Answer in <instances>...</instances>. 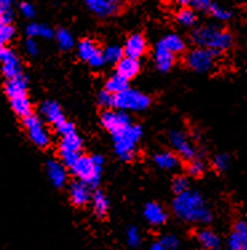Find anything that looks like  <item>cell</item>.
I'll list each match as a JSON object with an SVG mask.
<instances>
[{"mask_svg":"<svg viewBox=\"0 0 247 250\" xmlns=\"http://www.w3.org/2000/svg\"><path fill=\"white\" fill-rule=\"evenodd\" d=\"M172 211L179 220L189 224L207 225L212 221V210L205 197L196 190H186L175 195Z\"/></svg>","mask_w":247,"mask_h":250,"instance_id":"1","label":"cell"},{"mask_svg":"<svg viewBox=\"0 0 247 250\" xmlns=\"http://www.w3.org/2000/svg\"><path fill=\"white\" fill-rule=\"evenodd\" d=\"M191 42L195 47L207 48L221 55L234 46V35L230 30L216 24H202L191 32Z\"/></svg>","mask_w":247,"mask_h":250,"instance_id":"2","label":"cell"},{"mask_svg":"<svg viewBox=\"0 0 247 250\" xmlns=\"http://www.w3.org/2000/svg\"><path fill=\"white\" fill-rule=\"evenodd\" d=\"M103 165L104 159L102 155H80L75 164L70 166V170L79 181L90 188H95L100 181Z\"/></svg>","mask_w":247,"mask_h":250,"instance_id":"3","label":"cell"},{"mask_svg":"<svg viewBox=\"0 0 247 250\" xmlns=\"http://www.w3.org/2000/svg\"><path fill=\"white\" fill-rule=\"evenodd\" d=\"M143 135V130L139 125L131 123L123 130L113 135L114 150L122 161H131L136 153V145Z\"/></svg>","mask_w":247,"mask_h":250,"instance_id":"4","label":"cell"},{"mask_svg":"<svg viewBox=\"0 0 247 250\" xmlns=\"http://www.w3.org/2000/svg\"><path fill=\"white\" fill-rule=\"evenodd\" d=\"M151 99L144 92L127 87L123 91L114 95V107L124 112H139L149 108Z\"/></svg>","mask_w":247,"mask_h":250,"instance_id":"5","label":"cell"},{"mask_svg":"<svg viewBox=\"0 0 247 250\" xmlns=\"http://www.w3.org/2000/svg\"><path fill=\"white\" fill-rule=\"evenodd\" d=\"M215 52L210 51L207 48H202V47H194L190 51H187L185 56L186 66L190 70L199 74H205V72L211 71L214 66H215L216 58Z\"/></svg>","mask_w":247,"mask_h":250,"instance_id":"6","label":"cell"},{"mask_svg":"<svg viewBox=\"0 0 247 250\" xmlns=\"http://www.w3.org/2000/svg\"><path fill=\"white\" fill-rule=\"evenodd\" d=\"M57 153L64 166L70 167L75 164V161L82 155V138L79 137L76 130L60 137Z\"/></svg>","mask_w":247,"mask_h":250,"instance_id":"7","label":"cell"},{"mask_svg":"<svg viewBox=\"0 0 247 250\" xmlns=\"http://www.w3.org/2000/svg\"><path fill=\"white\" fill-rule=\"evenodd\" d=\"M23 126L26 128L28 138L35 146L40 148H46L50 142H51V137L47 130L46 125L43 123L40 118L34 114H30L28 117L23 118Z\"/></svg>","mask_w":247,"mask_h":250,"instance_id":"8","label":"cell"},{"mask_svg":"<svg viewBox=\"0 0 247 250\" xmlns=\"http://www.w3.org/2000/svg\"><path fill=\"white\" fill-rule=\"evenodd\" d=\"M169 141H170V145L174 148L176 155L185 161H190V159L198 157L195 145L189 138V135L183 131L172 130L169 135Z\"/></svg>","mask_w":247,"mask_h":250,"instance_id":"9","label":"cell"},{"mask_svg":"<svg viewBox=\"0 0 247 250\" xmlns=\"http://www.w3.org/2000/svg\"><path fill=\"white\" fill-rule=\"evenodd\" d=\"M77 56L93 68H100L106 63L103 50L91 39L80 41V43L77 44Z\"/></svg>","mask_w":247,"mask_h":250,"instance_id":"10","label":"cell"},{"mask_svg":"<svg viewBox=\"0 0 247 250\" xmlns=\"http://www.w3.org/2000/svg\"><path fill=\"white\" fill-rule=\"evenodd\" d=\"M100 122L108 133L114 135V134H116L120 130L130 126L133 121H131V118L127 112L120 111L116 108H108V110H104L103 114H102Z\"/></svg>","mask_w":247,"mask_h":250,"instance_id":"11","label":"cell"},{"mask_svg":"<svg viewBox=\"0 0 247 250\" xmlns=\"http://www.w3.org/2000/svg\"><path fill=\"white\" fill-rule=\"evenodd\" d=\"M0 70L5 79L19 77L23 74L19 58L8 47H5L0 51Z\"/></svg>","mask_w":247,"mask_h":250,"instance_id":"12","label":"cell"},{"mask_svg":"<svg viewBox=\"0 0 247 250\" xmlns=\"http://www.w3.org/2000/svg\"><path fill=\"white\" fill-rule=\"evenodd\" d=\"M228 250H247V221L239 220L232 225L227 237Z\"/></svg>","mask_w":247,"mask_h":250,"instance_id":"13","label":"cell"},{"mask_svg":"<svg viewBox=\"0 0 247 250\" xmlns=\"http://www.w3.org/2000/svg\"><path fill=\"white\" fill-rule=\"evenodd\" d=\"M84 5L91 14L99 18H108L119 11V4L113 0H84Z\"/></svg>","mask_w":247,"mask_h":250,"instance_id":"14","label":"cell"},{"mask_svg":"<svg viewBox=\"0 0 247 250\" xmlns=\"http://www.w3.org/2000/svg\"><path fill=\"white\" fill-rule=\"evenodd\" d=\"M40 114L47 122L51 123L54 127H59L62 123H64L67 119L63 114L62 107L59 106V103L55 101H44L40 104Z\"/></svg>","mask_w":247,"mask_h":250,"instance_id":"15","label":"cell"},{"mask_svg":"<svg viewBox=\"0 0 247 250\" xmlns=\"http://www.w3.org/2000/svg\"><path fill=\"white\" fill-rule=\"evenodd\" d=\"M146 50H147V43H146V39L142 34H138V32L131 34L124 42V56L139 59L140 56L144 55Z\"/></svg>","mask_w":247,"mask_h":250,"instance_id":"16","label":"cell"},{"mask_svg":"<svg viewBox=\"0 0 247 250\" xmlns=\"http://www.w3.org/2000/svg\"><path fill=\"white\" fill-rule=\"evenodd\" d=\"M46 173L52 186L57 189H62L67 184V170L64 168L62 162H57L54 159L48 161L46 164Z\"/></svg>","mask_w":247,"mask_h":250,"instance_id":"17","label":"cell"},{"mask_svg":"<svg viewBox=\"0 0 247 250\" xmlns=\"http://www.w3.org/2000/svg\"><path fill=\"white\" fill-rule=\"evenodd\" d=\"M91 188L86 185L82 181H75L70 185V189H68V194H70V199H71L72 205H75L77 208L84 206L90 202L91 199Z\"/></svg>","mask_w":247,"mask_h":250,"instance_id":"18","label":"cell"},{"mask_svg":"<svg viewBox=\"0 0 247 250\" xmlns=\"http://www.w3.org/2000/svg\"><path fill=\"white\" fill-rule=\"evenodd\" d=\"M175 58L176 55H174L169 50H166L160 43H156L154 50V62L155 66L160 72L170 71L175 64Z\"/></svg>","mask_w":247,"mask_h":250,"instance_id":"19","label":"cell"},{"mask_svg":"<svg viewBox=\"0 0 247 250\" xmlns=\"http://www.w3.org/2000/svg\"><path fill=\"white\" fill-rule=\"evenodd\" d=\"M27 88H28V81L24 74L11 79H5L4 92L8 99L27 95Z\"/></svg>","mask_w":247,"mask_h":250,"instance_id":"20","label":"cell"},{"mask_svg":"<svg viewBox=\"0 0 247 250\" xmlns=\"http://www.w3.org/2000/svg\"><path fill=\"white\" fill-rule=\"evenodd\" d=\"M143 217L146 222L151 226H162L167 221V213L163 206L155 202H149L144 206Z\"/></svg>","mask_w":247,"mask_h":250,"instance_id":"21","label":"cell"},{"mask_svg":"<svg viewBox=\"0 0 247 250\" xmlns=\"http://www.w3.org/2000/svg\"><path fill=\"white\" fill-rule=\"evenodd\" d=\"M140 71V62L139 59L135 58H129V56H123L120 61L116 63V72L126 81H130L135 78Z\"/></svg>","mask_w":247,"mask_h":250,"instance_id":"22","label":"cell"},{"mask_svg":"<svg viewBox=\"0 0 247 250\" xmlns=\"http://www.w3.org/2000/svg\"><path fill=\"white\" fill-rule=\"evenodd\" d=\"M155 166L162 170H174L179 166V158L172 151H158L152 157Z\"/></svg>","mask_w":247,"mask_h":250,"instance_id":"23","label":"cell"},{"mask_svg":"<svg viewBox=\"0 0 247 250\" xmlns=\"http://www.w3.org/2000/svg\"><path fill=\"white\" fill-rule=\"evenodd\" d=\"M196 241L205 250L219 248V244H221L218 234L209 228H202L196 231Z\"/></svg>","mask_w":247,"mask_h":250,"instance_id":"24","label":"cell"},{"mask_svg":"<svg viewBox=\"0 0 247 250\" xmlns=\"http://www.w3.org/2000/svg\"><path fill=\"white\" fill-rule=\"evenodd\" d=\"M158 43H160L166 50L172 52L174 55H179L186 51V42L178 34H167Z\"/></svg>","mask_w":247,"mask_h":250,"instance_id":"25","label":"cell"},{"mask_svg":"<svg viewBox=\"0 0 247 250\" xmlns=\"http://www.w3.org/2000/svg\"><path fill=\"white\" fill-rule=\"evenodd\" d=\"M90 202H91L94 213H95L96 217H99V218H103V217L107 215L108 208H110V202H108L107 195L104 194L102 190H96V191H94L93 194H91Z\"/></svg>","mask_w":247,"mask_h":250,"instance_id":"26","label":"cell"},{"mask_svg":"<svg viewBox=\"0 0 247 250\" xmlns=\"http://www.w3.org/2000/svg\"><path fill=\"white\" fill-rule=\"evenodd\" d=\"M10 104L12 111L15 112L18 117L23 118L28 117L30 114H32L31 102L28 99V95H23V97H16L10 99Z\"/></svg>","mask_w":247,"mask_h":250,"instance_id":"27","label":"cell"},{"mask_svg":"<svg viewBox=\"0 0 247 250\" xmlns=\"http://www.w3.org/2000/svg\"><path fill=\"white\" fill-rule=\"evenodd\" d=\"M176 23L182 27L190 28L194 27L198 21V15L196 12L191 7H180L175 15Z\"/></svg>","mask_w":247,"mask_h":250,"instance_id":"28","label":"cell"},{"mask_svg":"<svg viewBox=\"0 0 247 250\" xmlns=\"http://www.w3.org/2000/svg\"><path fill=\"white\" fill-rule=\"evenodd\" d=\"M27 35L28 38H43V39H52L55 32L51 27L44 23H31L27 26Z\"/></svg>","mask_w":247,"mask_h":250,"instance_id":"29","label":"cell"},{"mask_svg":"<svg viewBox=\"0 0 247 250\" xmlns=\"http://www.w3.org/2000/svg\"><path fill=\"white\" fill-rule=\"evenodd\" d=\"M129 87V81H126L124 78H122L118 74H114L111 77L108 78L106 83H104V90L108 91L110 94H118V92L123 91Z\"/></svg>","mask_w":247,"mask_h":250,"instance_id":"30","label":"cell"},{"mask_svg":"<svg viewBox=\"0 0 247 250\" xmlns=\"http://www.w3.org/2000/svg\"><path fill=\"white\" fill-rule=\"evenodd\" d=\"M186 170H187V174H189L190 177L199 178V177H202V175L205 174V171H206V164L203 162V159H201L199 157H195V158L187 161Z\"/></svg>","mask_w":247,"mask_h":250,"instance_id":"31","label":"cell"},{"mask_svg":"<svg viewBox=\"0 0 247 250\" xmlns=\"http://www.w3.org/2000/svg\"><path fill=\"white\" fill-rule=\"evenodd\" d=\"M54 36H55V41H57V46L60 47L62 50H64V51L71 50L72 47H74V36L66 28H59Z\"/></svg>","mask_w":247,"mask_h":250,"instance_id":"32","label":"cell"},{"mask_svg":"<svg viewBox=\"0 0 247 250\" xmlns=\"http://www.w3.org/2000/svg\"><path fill=\"white\" fill-rule=\"evenodd\" d=\"M123 56V47L118 46V44H110V46H107L103 50V58L106 63L116 64Z\"/></svg>","mask_w":247,"mask_h":250,"instance_id":"33","label":"cell"},{"mask_svg":"<svg viewBox=\"0 0 247 250\" xmlns=\"http://www.w3.org/2000/svg\"><path fill=\"white\" fill-rule=\"evenodd\" d=\"M14 36H15V28L12 23L0 21V51L7 47V43L12 41Z\"/></svg>","mask_w":247,"mask_h":250,"instance_id":"34","label":"cell"},{"mask_svg":"<svg viewBox=\"0 0 247 250\" xmlns=\"http://www.w3.org/2000/svg\"><path fill=\"white\" fill-rule=\"evenodd\" d=\"M209 15L216 19L219 21H227L232 18V12L230 10H227L225 7H222L218 3H214L211 7V10L209 11Z\"/></svg>","mask_w":247,"mask_h":250,"instance_id":"35","label":"cell"},{"mask_svg":"<svg viewBox=\"0 0 247 250\" xmlns=\"http://www.w3.org/2000/svg\"><path fill=\"white\" fill-rule=\"evenodd\" d=\"M126 241L131 248H136L140 245L142 242V237H140V231L136 226H129L126 230Z\"/></svg>","mask_w":247,"mask_h":250,"instance_id":"36","label":"cell"},{"mask_svg":"<svg viewBox=\"0 0 247 250\" xmlns=\"http://www.w3.org/2000/svg\"><path fill=\"white\" fill-rule=\"evenodd\" d=\"M212 166L218 173H223L226 171L228 166H230V157L225 153L216 154L214 159H212Z\"/></svg>","mask_w":247,"mask_h":250,"instance_id":"37","label":"cell"},{"mask_svg":"<svg viewBox=\"0 0 247 250\" xmlns=\"http://www.w3.org/2000/svg\"><path fill=\"white\" fill-rule=\"evenodd\" d=\"M214 3H215L214 0H191L190 7L195 12H203L209 15V11L211 10Z\"/></svg>","mask_w":247,"mask_h":250,"instance_id":"38","label":"cell"},{"mask_svg":"<svg viewBox=\"0 0 247 250\" xmlns=\"http://www.w3.org/2000/svg\"><path fill=\"white\" fill-rule=\"evenodd\" d=\"M0 21L12 23V3H11V0H0Z\"/></svg>","mask_w":247,"mask_h":250,"instance_id":"39","label":"cell"},{"mask_svg":"<svg viewBox=\"0 0 247 250\" xmlns=\"http://www.w3.org/2000/svg\"><path fill=\"white\" fill-rule=\"evenodd\" d=\"M189 189H190L189 178L185 177V175H176L174 181H172V190L175 191V194L183 193V191Z\"/></svg>","mask_w":247,"mask_h":250,"instance_id":"40","label":"cell"},{"mask_svg":"<svg viewBox=\"0 0 247 250\" xmlns=\"http://www.w3.org/2000/svg\"><path fill=\"white\" fill-rule=\"evenodd\" d=\"M160 244H162V246H163L166 250H175L178 249V246H179V240H178V237L174 234H166L162 237Z\"/></svg>","mask_w":247,"mask_h":250,"instance_id":"41","label":"cell"},{"mask_svg":"<svg viewBox=\"0 0 247 250\" xmlns=\"http://www.w3.org/2000/svg\"><path fill=\"white\" fill-rule=\"evenodd\" d=\"M98 102H99V104H100L102 107L106 108V110H108V108H113L114 107V95L113 94H110L108 91H106V90H103V91H100V94H99Z\"/></svg>","mask_w":247,"mask_h":250,"instance_id":"42","label":"cell"},{"mask_svg":"<svg viewBox=\"0 0 247 250\" xmlns=\"http://www.w3.org/2000/svg\"><path fill=\"white\" fill-rule=\"evenodd\" d=\"M19 10H20L21 15L27 18V19H32L34 16H35V8H34V5L31 3H28V1H23L20 5H19Z\"/></svg>","mask_w":247,"mask_h":250,"instance_id":"43","label":"cell"},{"mask_svg":"<svg viewBox=\"0 0 247 250\" xmlns=\"http://www.w3.org/2000/svg\"><path fill=\"white\" fill-rule=\"evenodd\" d=\"M24 48H26V51L28 55L31 56H36L38 55V52H39V46H38V43L34 38H28L24 43Z\"/></svg>","mask_w":247,"mask_h":250,"instance_id":"44","label":"cell"},{"mask_svg":"<svg viewBox=\"0 0 247 250\" xmlns=\"http://www.w3.org/2000/svg\"><path fill=\"white\" fill-rule=\"evenodd\" d=\"M149 250H166L163 246H162V244L160 242H154L152 245L150 246Z\"/></svg>","mask_w":247,"mask_h":250,"instance_id":"45","label":"cell"},{"mask_svg":"<svg viewBox=\"0 0 247 250\" xmlns=\"http://www.w3.org/2000/svg\"><path fill=\"white\" fill-rule=\"evenodd\" d=\"M191 0H176V3L179 7H190Z\"/></svg>","mask_w":247,"mask_h":250,"instance_id":"46","label":"cell"},{"mask_svg":"<svg viewBox=\"0 0 247 250\" xmlns=\"http://www.w3.org/2000/svg\"><path fill=\"white\" fill-rule=\"evenodd\" d=\"M113 1H115V3H118V4H120V0H113Z\"/></svg>","mask_w":247,"mask_h":250,"instance_id":"47","label":"cell"},{"mask_svg":"<svg viewBox=\"0 0 247 250\" xmlns=\"http://www.w3.org/2000/svg\"><path fill=\"white\" fill-rule=\"evenodd\" d=\"M210 250H222V249H219V248H215V249H210Z\"/></svg>","mask_w":247,"mask_h":250,"instance_id":"48","label":"cell"}]
</instances>
